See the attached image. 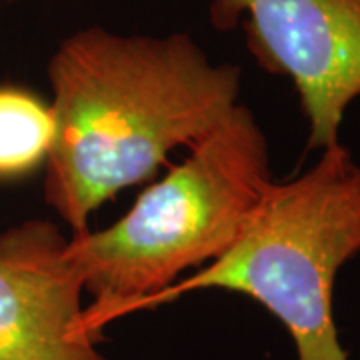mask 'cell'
Wrapping results in <instances>:
<instances>
[{
	"instance_id": "5",
	"label": "cell",
	"mask_w": 360,
	"mask_h": 360,
	"mask_svg": "<svg viewBox=\"0 0 360 360\" xmlns=\"http://www.w3.org/2000/svg\"><path fill=\"white\" fill-rule=\"evenodd\" d=\"M46 222L0 234V360H110L82 324L84 288Z\"/></svg>"
},
{
	"instance_id": "2",
	"label": "cell",
	"mask_w": 360,
	"mask_h": 360,
	"mask_svg": "<svg viewBox=\"0 0 360 360\" xmlns=\"http://www.w3.org/2000/svg\"><path fill=\"white\" fill-rule=\"evenodd\" d=\"M165 180L139 196L122 219L101 232H80L58 258L82 283L86 333L108 322L231 248L270 180L269 144L252 112L236 104Z\"/></svg>"
},
{
	"instance_id": "4",
	"label": "cell",
	"mask_w": 360,
	"mask_h": 360,
	"mask_svg": "<svg viewBox=\"0 0 360 360\" xmlns=\"http://www.w3.org/2000/svg\"><path fill=\"white\" fill-rule=\"evenodd\" d=\"M210 25H240L262 68L295 82L309 120L310 150L338 141L348 104L360 96V0H212Z\"/></svg>"
},
{
	"instance_id": "6",
	"label": "cell",
	"mask_w": 360,
	"mask_h": 360,
	"mask_svg": "<svg viewBox=\"0 0 360 360\" xmlns=\"http://www.w3.org/2000/svg\"><path fill=\"white\" fill-rule=\"evenodd\" d=\"M51 106L20 89H0V179L22 176L49 156Z\"/></svg>"
},
{
	"instance_id": "3",
	"label": "cell",
	"mask_w": 360,
	"mask_h": 360,
	"mask_svg": "<svg viewBox=\"0 0 360 360\" xmlns=\"http://www.w3.org/2000/svg\"><path fill=\"white\" fill-rule=\"evenodd\" d=\"M360 252V165L345 144L298 179L270 182L236 243L134 312L196 290L250 296L283 322L298 360H348L333 316L336 272Z\"/></svg>"
},
{
	"instance_id": "1",
	"label": "cell",
	"mask_w": 360,
	"mask_h": 360,
	"mask_svg": "<svg viewBox=\"0 0 360 360\" xmlns=\"http://www.w3.org/2000/svg\"><path fill=\"white\" fill-rule=\"evenodd\" d=\"M54 122L44 198L75 231L115 194L193 148L236 106L240 68L212 65L188 34L124 37L90 26L49 65Z\"/></svg>"
}]
</instances>
